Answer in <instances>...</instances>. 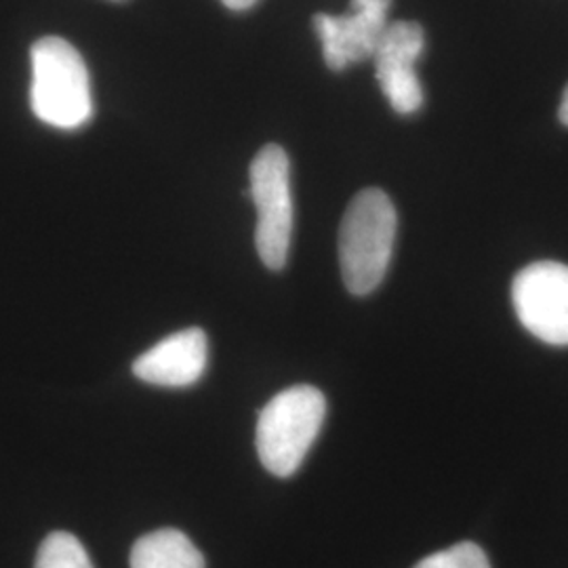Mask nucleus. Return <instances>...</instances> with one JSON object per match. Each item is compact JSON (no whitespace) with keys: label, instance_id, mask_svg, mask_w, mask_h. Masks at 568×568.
Masks as SVG:
<instances>
[{"label":"nucleus","instance_id":"ddd939ff","mask_svg":"<svg viewBox=\"0 0 568 568\" xmlns=\"http://www.w3.org/2000/svg\"><path fill=\"white\" fill-rule=\"evenodd\" d=\"M558 116H560V121L565 122V124L568 126V87L565 89V95H562V102H560Z\"/></svg>","mask_w":568,"mask_h":568},{"label":"nucleus","instance_id":"39448f33","mask_svg":"<svg viewBox=\"0 0 568 568\" xmlns=\"http://www.w3.org/2000/svg\"><path fill=\"white\" fill-rule=\"evenodd\" d=\"M511 304L520 325L544 344L568 345V265L535 262L511 283Z\"/></svg>","mask_w":568,"mask_h":568},{"label":"nucleus","instance_id":"9b49d317","mask_svg":"<svg viewBox=\"0 0 568 568\" xmlns=\"http://www.w3.org/2000/svg\"><path fill=\"white\" fill-rule=\"evenodd\" d=\"M415 568H490L487 554L480 546L464 541L453 548L440 549L424 558Z\"/></svg>","mask_w":568,"mask_h":568},{"label":"nucleus","instance_id":"1a4fd4ad","mask_svg":"<svg viewBox=\"0 0 568 568\" xmlns=\"http://www.w3.org/2000/svg\"><path fill=\"white\" fill-rule=\"evenodd\" d=\"M131 568H204L201 549L178 528L143 535L131 549Z\"/></svg>","mask_w":568,"mask_h":568},{"label":"nucleus","instance_id":"7ed1b4c3","mask_svg":"<svg viewBox=\"0 0 568 568\" xmlns=\"http://www.w3.org/2000/svg\"><path fill=\"white\" fill-rule=\"evenodd\" d=\"M326 400L321 389L293 386L262 408L255 445L265 469L278 478L293 476L325 424Z\"/></svg>","mask_w":568,"mask_h":568},{"label":"nucleus","instance_id":"f257e3e1","mask_svg":"<svg viewBox=\"0 0 568 568\" xmlns=\"http://www.w3.org/2000/svg\"><path fill=\"white\" fill-rule=\"evenodd\" d=\"M398 230L396 206L384 190L366 187L345 209L339 265L352 295H371L386 278Z\"/></svg>","mask_w":568,"mask_h":568},{"label":"nucleus","instance_id":"423d86ee","mask_svg":"<svg viewBox=\"0 0 568 568\" xmlns=\"http://www.w3.org/2000/svg\"><path fill=\"white\" fill-rule=\"evenodd\" d=\"M426 51V32L417 21H389L375 49V74L392 110L410 116L426 102L417 61Z\"/></svg>","mask_w":568,"mask_h":568},{"label":"nucleus","instance_id":"9d476101","mask_svg":"<svg viewBox=\"0 0 568 568\" xmlns=\"http://www.w3.org/2000/svg\"><path fill=\"white\" fill-rule=\"evenodd\" d=\"M34 568H95L81 541L70 532H51L39 548Z\"/></svg>","mask_w":568,"mask_h":568},{"label":"nucleus","instance_id":"20e7f679","mask_svg":"<svg viewBox=\"0 0 568 568\" xmlns=\"http://www.w3.org/2000/svg\"><path fill=\"white\" fill-rule=\"evenodd\" d=\"M248 194L257 209L255 246L265 267L283 270L293 239L291 161L278 143H267L248 169Z\"/></svg>","mask_w":568,"mask_h":568},{"label":"nucleus","instance_id":"f8f14e48","mask_svg":"<svg viewBox=\"0 0 568 568\" xmlns=\"http://www.w3.org/2000/svg\"><path fill=\"white\" fill-rule=\"evenodd\" d=\"M222 2L232 11H246V9L257 4V0H222Z\"/></svg>","mask_w":568,"mask_h":568},{"label":"nucleus","instance_id":"f03ea898","mask_svg":"<svg viewBox=\"0 0 568 568\" xmlns=\"http://www.w3.org/2000/svg\"><path fill=\"white\" fill-rule=\"evenodd\" d=\"M30 105L39 121L72 131L91 121L93 98L89 70L72 42L44 37L30 49Z\"/></svg>","mask_w":568,"mask_h":568},{"label":"nucleus","instance_id":"6e6552de","mask_svg":"<svg viewBox=\"0 0 568 568\" xmlns=\"http://www.w3.org/2000/svg\"><path fill=\"white\" fill-rule=\"evenodd\" d=\"M209 342L203 328H183L152 345L133 363V373L150 386H194L204 375Z\"/></svg>","mask_w":568,"mask_h":568},{"label":"nucleus","instance_id":"0eeeda50","mask_svg":"<svg viewBox=\"0 0 568 568\" xmlns=\"http://www.w3.org/2000/svg\"><path fill=\"white\" fill-rule=\"evenodd\" d=\"M392 0H349L344 16H314V30L323 47L326 65L344 72L354 63L373 60L389 21Z\"/></svg>","mask_w":568,"mask_h":568}]
</instances>
